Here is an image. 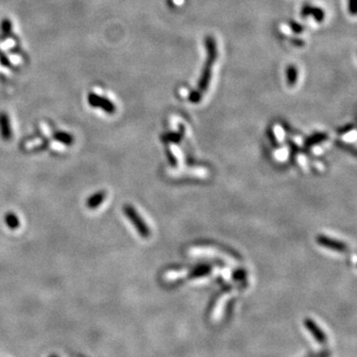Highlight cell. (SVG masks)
Returning <instances> with one entry per match:
<instances>
[{"instance_id":"5b68a950","label":"cell","mask_w":357,"mask_h":357,"mask_svg":"<svg viewBox=\"0 0 357 357\" xmlns=\"http://www.w3.org/2000/svg\"><path fill=\"white\" fill-rule=\"evenodd\" d=\"M0 133L4 140H10L12 137V129L9 117L6 113H0Z\"/></svg>"},{"instance_id":"8992f818","label":"cell","mask_w":357,"mask_h":357,"mask_svg":"<svg viewBox=\"0 0 357 357\" xmlns=\"http://www.w3.org/2000/svg\"><path fill=\"white\" fill-rule=\"evenodd\" d=\"M302 14L304 17L312 15L318 22H321L324 19V11L320 7L307 5L302 9Z\"/></svg>"},{"instance_id":"6da1fadb","label":"cell","mask_w":357,"mask_h":357,"mask_svg":"<svg viewBox=\"0 0 357 357\" xmlns=\"http://www.w3.org/2000/svg\"><path fill=\"white\" fill-rule=\"evenodd\" d=\"M206 44V50H207V59L202 71V74L198 83V87L196 91H194L190 95V101L193 104H197L201 102L203 99L205 93L208 91L211 78H212V71L214 68V65L217 59V46L216 42L212 36H208L205 39Z\"/></svg>"},{"instance_id":"ba28073f","label":"cell","mask_w":357,"mask_h":357,"mask_svg":"<svg viewBox=\"0 0 357 357\" xmlns=\"http://www.w3.org/2000/svg\"><path fill=\"white\" fill-rule=\"evenodd\" d=\"M298 80V69L291 65L287 68V81L290 86H293L296 84Z\"/></svg>"},{"instance_id":"4fadbf2b","label":"cell","mask_w":357,"mask_h":357,"mask_svg":"<svg viewBox=\"0 0 357 357\" xmlns=\"http://www.w3.org/2000/svg\"><path fill=\"white\" fill-rule=\"evenodd\" d=\"M50 357H59V356L58 355H51Z\"/></svg>"},{"instance_id":"52a82bcc","label":"cell","mask_w":357,"mask_h":357,"mask_svg":"<svg viewBox=\"0 0 357 357\" xmlns=\"http://www.w3.org/2000/svg\"><path fill=\"white\" fill-rule=\"evenodd\" d=\"M106 197H107V193L104 191L94 194L92 197H89V199L86 202L87 208L91 210L98 209L104 203V201L106 200Z\"/></svg>"},{"instance_id":"8fae6325","label":"cell","mask_w":357,"mask_h":357,"mask_svg":"<svg viewBox=\"0 0 357 357\" xmlns=\"http://www.w3.org/2000/svg\"><path fill=\"white\" fill-rule=\"evenodd\" d=\"M348 11L352 14H356V0H348Z\"/></svg>"},{"instance_id":"277c9868","label":"cell","mask_w":357,"mask_h":357,"mask_svg":"<svg viewBox=\"0 0 357 357\" xmlns=\"http://www.w3.org/2000/svg\"><path fill=\"white\" fill-rule=\"evenodd\" d=\"M317 241L319 244H321L323 247H326L330 250H334V251H338V252H344L348 249L347 245L341 241L335 240V239H330L327 236H323V235H320L317 237Z\"/></svg>"},{"instance_id":"3957f363","label":"cell","mask_w":357,"mask_h":357,"mask_svg":"<svg viewBox=\"0 0 357 357\" xmlns=\"http://www.w3.org/2000/svg\"><path fill=\"white\" fill-rule=\"evenodd\" d=\"M87 102L91 107H93L95 108H101L108 114H113L116 110V107L112 102H110L108 99H107L105 97H101L100 95L95 94V93H91L88 95Z\"/></svg>"},{"instance_id":"7a4b0ae2","label":"cell","mask_w":357,"mask_h":357,"mask_svg":"<svg viewBox=\"0 0 357 357\" xmlns=\"http://www.w3.org/2000/svg\"><path fill=\"white\" fill-rule=\"evenodd\" d=\"M123 211H124L125 215L130 219L132 224L137 229L138 233L142 237H145V238L149 237L150 236V229L147 226V224L145 223V221L141 218L138 212L130 205H125L124 208H123Z\"/></svg>"},{"instance_id":"7c38bea8","label":"cell","mask_w":357,"mask_h":357,"mask_svg":"<svg viewBox=\"0 0 357 357\" xmlns=\"http://www.w3.org/2000/svg\"><path fill=\"white\" fill-rule=\"evenodd\" d=\"M290 26L294 30V32H296V33H301V31H303V27L300 24H298L297 22H292L290 24Z\"/></svg>"},{"instance_id":"30bf717a","label":"cell","mask_w":357,"mask_h":357,"mask_svg":"<svg viewBox=\"0 0 357 357\" xmlns=\"http://www.w3.org/2000/svg\"><path fill=\"white\" fill-rule=\"evenodd\" d=\"M54 137L61 143L63 144H66V145H71L72 144V141H73V138L72 136H71L70 134L66 133V132H61V131H58L55 133Z\"/></svg>"},{"instance_id":"9c48e42d","label":"cell","mask_w":357,"mask_h":357,"mask_svg":"<svg viewBox=\"0 0 357 357\" xmlns=\"http://www.w3.org/2000/svg\"><path fill=\"white\" fill-rule=\"evenodd\" d=\"M5 223L11 229H15V228L19 227V225H20V221H19L18 216L15 215L13 213L6 214V215H5Z\"/></svg>"}]
</instances>
